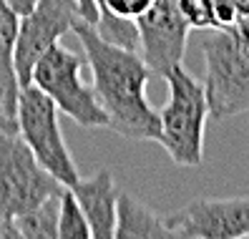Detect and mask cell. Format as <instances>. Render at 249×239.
Segmentation results:
<instances>
[{"label": "cell", "mask_w": 249, "mask_h": 239, "mask_svg": "<svg viewBox=\"0 0 249 239\" xmlns=\"http://www.w3.org/2000/svg\"><path fill=\"white\" fill-rule=\"evenodd\" d=\"M73 33L78 36L86 63L93 71V91L108 116V129L124 139L159 141V111L146 98V83L151 78L146 61L134 48L104 38L93 23L83 18L73 23Z\"/></svg>", "instance_id": "obj_1"}, {"label": "cell", "mask_w": 249, "mask_h": 239, "mask_svg": "<svg viewBox=\"0 0 249 239\" xmlns=\"http://www.w3.org/2000/svg\"><path fill=\"white\" fill-rule=\"evenodd\" d=\"M204 93L212 118H231L249 111V46L237 28L201 31Z\"/></svg>", "instance_id": "obj_2"}, {"label": "cell", "mask_w": 249, "mask_h": 239, "mask_svg": "<svg viewBox=\"0 0 249 239\" xmlns=\"http://www.w3.org/2000/svg\"><path fill=\"white\" fill-rule=\"evenodd\" d=\"M169 98L159 111L161 133L159 141L164 151L179 166H199L204 161V131H207L209 103L199 83L184 66L166 73Z\"/></svg>", "instance_id": "obj_3"}, {"label": "cell", "mask_w": 249, "mask_h": 239, "mask_svg": "<svg viewBox=\"0 0 249 239\" xmlns=\"http://www.w3.org/2000/svg\"><path fill=\"white\" fill-rule=\"evenodd\" d=\"M86 58L66 48L61 40L40 55V61L33 68L31 83L38 86L43 93H48L51 101L63 111L68 118L86 129H108V116L98 103L93 86L81 81V68Z\"/></svg>", "instance_id": "obj_4"}, {"label": "cell", "mask_w": 249, "mask_h": 239, "mask_svg": "<svg viewBox=\"0 0 249 239\" xmlns=\"http://www.w3.org/2000/svg\"><path fill=\"white\" fill-rule=\"evenodd\" d=\"M16 124L20 139L28 144L33 156L46 166L66 189L81 179L76 161H73L68 146L63 141L61 126H58V106L43 93L38 86L28 83L18 91Z\"/></svg>", "instance_id": "obj_5"}, {"label": "cell", "mask_w": 249, "mask_h": 239, "mask_svg": "<svg viewBox=\"0 0 249 239\" xmlns=\"http://www.w3.org/2000/svg\"><path fill=\"white\" fill-rule=\"evenodd\" d=\"M66 186L33 156L18 131H0V209L20 217L58 197Z\"/></svg>", "instance_id": "obj_6"}, {"label": "cell", "mask_w": 249, "mask_h": 239, "mask_svg": "<svg viewBox=\"0 0 249 239\" xmlns=\"http://www.w3.org/2000/svg\"><path fill=\"white\" fill-rule=\"evenodd\" d=\"M81 18L76 0H40V3L18 20L16 38V73L20 88L31 83L33 68L53 43H58L73 23Z\"/></svg>", "instance_id": "obj_7"}, {"label": "cell", "mask_w": 249, "mask_h": 239, "mask_svg": "<svg viewBox=\"0 0 249 239\" xmlns=\"http://www.w3.org/2000/svg\"><path fill=\"white\" fill-rule=\"evenodd\" d=\"M141 58L151 73L164 78L171 68L184 63L186 38L192 25L181 16L177 0H154V5L136 20Z\"/></svg>", "instance_id": "obj_8"}, {"label": "cell", "mask_w": 249, "mask_h": 239, "mask_svg": "<svg viewBox=\"0 0 249 239\" xmlns=\"http://www.w3.org/2000/svg\"><path fill=\"white\" fill-rule=\"evenodd\" d=\"M166 221L174 239H242L249 237V197L194 199Z\"/></svg>", "instance_id": "obj_9"}, {"label": "cell", "mask_w": 249, "mask_h": 239, "mask_svg": "<svg viewBox=\"0 0 249 239\" xmlns=\"http://www.w3.org/2000/svg\"><path fill=\"white\" fill-rule=\"evenodd\" d=\"M91 227V239H116V214H119V189L108 169H101L89 179H78L71 186Z\"/></svg>", "instance_id": "obj_10"}, {"label": "cell", "mask_w": 249, "mask_h": 239, "mask_svg": "<svg viewBox=\"0 0 249 239\" xmlns=\"http://www.w3.org/2000/svg\"><path fill=\"white\" fill-rule=\"evenodd\" d=\"M18 16L0 0V111L16 118L18 109V73H16V38Z\"/></svg>", "instance_id": "obj_11"}, {"label": "cell", "mask_w": 249, "mask_h": 239, "mask_svg": "<svg viewBox=\"0 0 249 239\" xmlns=\"http://www.w3.org/2000/svg\"><path fill=\"white\" fill-rule=\"evenodd\" d=\"M174 239L166 217L156 214L141 199L121 191L116 214V239Z\"/></svg>", "instance_id": "obj_12"}, {"label": "cell", "mask_w": 249, "mask_h": 239, "mask_svg": "<svg viewBox=\"0 0 249 239\" xmlns=\"http://www.w3.org/2000/svg\"><path fill=\"white\" fill-rule=\"evenodd\" d=\"M58 202H61V194L20 217H13L20 239H58Z\"/></svg>", "instance_id": "obj_13"}, {"label": "cell", "mask_w": 249, "mask_h": 239, "mask_svg": "<svg viewBox=\"0 0 249 239\" xmlns=\"http://www.w3.org/2000/svg\"><path fill=\"white\" fill-rule=\"evenodd\" d=\"M58 239H91L89 219L71 189H63L58 202Z\"/></svg>", "instance_id": "obj_14"}, {"label": "cell", "mask_w": 249, "mask_h": 239, "mask_svg": "<svg viewBox=\"0 0 249 239\" xmlns=\"http://www.w3.org/2000/svg\"><path fill=\"white\" fill-rule=\"evenodd\" d=\"M181 16L186 18V23L192 25V31H209L216 28V18H214V5L212 0H177Z\"/></svg>", "instance_id": "obj_15"}, {"label": "cell", "mask_w": 249, "mask_h": 239, "mask_svg": "<svg viewBox=\"0 0 249 239\" xmlns=\"http://www.w3.org/2000/svg\"><path fill=\"white\" fill-rule=\"evenodd\" d=\"M212 5H214L216 28H229V25H234L242 18V13H239V8H237L234 0H212Z\"/></svg>", "instance_id": "obj_16"}, {"label": "cell", "mask_w": 249, "mask_h": 239, "mask_svg": "<svg viewBox=\"0 0 249 239\" xmlns=\"http://www.w3.org/2000/svg\"><path fill=\"white\" fill-rule=\"evenodd\" d=\"M76 3H78V10H81V18L96 25V23H98V18H101L96 0H76Z\"/></svg>", "instance_id": "obj_17"}, {"label": "cell", "mask_w": 249, "mask_h": 239, "mask_svg": "<svg viewBox=\"0 0 249 239\" xmlns=\"http://www.w3.org/2000/svg\"><path fill=\"white\" fill-rule=\"evenodd\" d=\"M3 3H5L13 13H16L18 18H23V16H28V13H31V10L40 3V0H3Z\"/></svg>", "instance_id": "obj_18"}, {"label": "cell", "mask_w": 249, "mask_h": 239, "mask_svg": "<svg viewBox=\"0 0 249 239\" xmlns=\"http://www.w3.org/2000/svg\"><path fill=\"white\" fill-rule=\"evenodd\" d=\"M0 239H20L18 224L13 217H3L0 219Z\"/></svg>", "instance_id": "obj_19"}, {"label": "cell", "mask_w": 249, "mask_h": 239, "mask_svg": "<svg viewBox=\"0 0 249 239\" xmlns=\"http://www.w3.org/2000/svg\"><path fill=\"white\" fill-rule=\"evenodd\" d=\"M234 28H237V33H239V38L249 46V16H242L237 23H234Z\"/></svg>", "instance_id": "obj_20"}, {"label": "cell", "mask_w": 249, "mask_h": 239, "mask_svg": "<svg viewBox=\"0 0 249 239\" xmlns=\"http://www.w3.org/2000/svg\"><path fill=\"white\" fill-rule=\"evenodd\" d=\"M0 131H18L16 118H10V116H5V113H0Z\"/></svg>", "instance_id": "obj_21"}, {"label": "cell", "mask_w": 249, "mask_h": 239, "mask_svg": "<svg viewBox=\"0 0 249 239\" xmlns=\"http://www.w3.org/2000/svg\"><path fill=\"white\" fill-rule=\"evenodd\" d=\"M234 3H237V8H239L242 16H249V0H234Z\"/></svg>", "instance_id": "obj_22"}, {"label": "cell", "mask_w": 249, "mask_h": 239, "mask_svg": "<svg viewBox=\"0 0 249 239\" xmlns=\"http://www.w3.org/2000/svg\"><path fill=\"white\" fill-rule=\"evenodd\" d=\"M96 5H98V13H101V8H104V0H96Z\"/></svg>", "instance_id": "obj_23"}, {"label": "cell", "mask_w": 249, "mask_h": 239, "mask_svg": "<svg viewBox=\"0 0 249 239\" xmlns=\"http://www.w3.org/2000/svg\"><path fill=\"white\" fill-rule=\"evenodd\" d=\"M3 217H5V214H3V209H0V219H3Z\"/></svg>", "instance_id": "obj_24"}]
</instances>
